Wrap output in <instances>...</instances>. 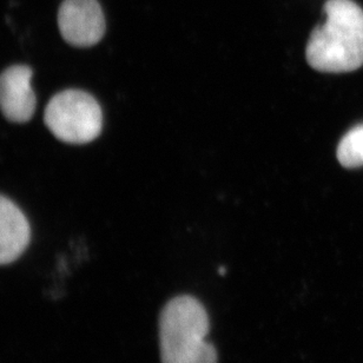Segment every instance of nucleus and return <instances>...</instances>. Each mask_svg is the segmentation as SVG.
<instances>
[{
    "label": "nucleus",
    "mask_w": 363,
    "mask_h": 363,
    "mask_svg": "<svg viewBox=\"0 0 363 363\" xmlns=\"http://www.w3.org/2000/svg\"><path fill=\"white\" fill-rule=\"evenodd\" d=\"M336 157L343 168L363 167V124L354 126L342 137L336 150Z\"/></svg>",
    "instance_id": "obj_7"
},
{
    "label": "nucleus",
    "mask_w": 363,
    "mask_h": 363,
    "mask_svg": "<svg viewBox=\"0 0 363 363\" xmlns=\"http://www.w3.org/2000/svg\"><path fill=\"white\" fill-rule=\"evenodd\" d=\"M32 76L28 65H12L0 74V111L9 122L23 124L35 115L37 98Z\"/></svg>",
    "instance_id": "obj_5"
},
{
    "label": "nucleus",
    "mask_w": 363,
    "mask_h": 363,
    "mask_svg": "<svg viewBox=\"0 0 363 363\" xmlns=\"http://www.w3.org/2000/svg\"><path fill=\"white\" fill-rule=\"evenodd\" d=\"M325 24L314 28L306 58L323 74H347L363 67V10L353 0H327Z\"/></svg>",
    "instance_id": "obj_1"
},
{
    "label": "nucleus",
    "mask_w": 363,
    "mask_h": 363,
    "mask_svg": "<svg viewBox=\"0 0 363 363\" xmlns=\"http://www.w3.org/2000/svg\"><path fill=\"white\" fill-rule=\"evenodd\" d=\"M210 322L191 296L169 301L160 318L162 363H217L216 350L206 342Z\"/></svg>",
    "instance_id": "obj_2"
},
{
    "label": "nucleus",
    "mask_w": 363,
    "mask_h": 363,
    "mask_svg": "<svg viewBox=\"0 0 363 363\" xmlns=\"http://www.w3.org/2000/svg\"><path fill=\"white\" fill-rule=\"evenodd\" d=\"M44 122L58 140L81 145L101 135L103 111L90 94L70 89L51 98L44 112Z\"/></svg>",
    "instance_id": "obj_3"
},
{
    "label": "nucleus",
    "mask_w": 363,
    "mask_h": 363,
    "mask_svg": "<svg viewBox=\"0 0 363 363\" xmlns=\"http://www.w3.org/2000/svg\"><path fill=\"white\" fill-rule=\"evenodd\" d=\"M58 26L65 42L77 48L96 45L106 30L97 0H64L58 12Z\"/></svg>",
    "instance_id": "obj_4"
},
{
    "label": "nucleus",
    "mask_w": 363,
    "mask_h": 363,
    "mask_svg": "<svg viewBox=\"0 0 363 363\" xmlns=\"http://www.w3.org/2000/svg\"><path fill=\"white\" fill-rule=\"evenodd\" d=\"M31 241V227L17 204L0 195V266L19 259Z\"/></svg>",
    "instance_id": "obj_6"
}]
</instances>
